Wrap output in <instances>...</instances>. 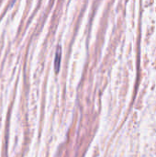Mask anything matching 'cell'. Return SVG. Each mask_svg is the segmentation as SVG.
Here are the masks:
<instances>
[{"label": "cell", "instance_id": "obj_1", "mask_svg": "<svg viewBox=\"0 0 156 157\" xmlns=\"http://www.w3.org/2000/svg\"><path fill=\"white\" fill-rule=\"evenodd\" d=\"M61 56H62V51H61V47H58V49H57V52H56V55H55V63H54V69H55V73H56V74L59 72V69H60Z\"/></svg>", "mask_w": 156, "mask_h": 157}]
</instances>
